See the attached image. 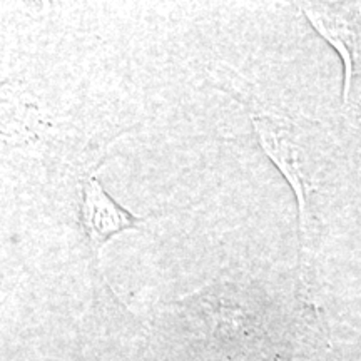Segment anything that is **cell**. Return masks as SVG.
I'll return each mask as SVG.
<instances>
[{"label":"cell","mask_w":361,"mask_h":361,"mask_svg":"<svg viewBox=\"0 0 361 361\" xmlns=\"http://www.w3.org/2000/svg\"><path fill=\"white\" fill-rule=\"evenodd\" d=\"M236 97L246 107L261 149L295 192L301 263H310L318 224L314 194L319 191V156L314 154L308 121L266 106L250 89L238 87Z\"/></svg>","instance_id":"cell-1"},{"label":"cell","mask_w":361,"mask_h":361,"mask_svg":"<svg viewBox=\"0 0 361 361\" xmlns=\"http://www.w3.org/2000/svg\"><path fill=\"white\" fill-rule=\"evenodd\" d=\"M300 11L311 27L338 52L343 62L341 106H351V96L361 78V4L303 2Z\"/></svg>","instance_id":"cell-2"},{"label":"cell","mask_w":361,"mask_h":361,"mask_svg":"<svg viewBox=\"0 0 361 361\" xmlns=\"http://www.w3.org/2000/svg\"><path fill=\"white\" fill-rule=\"evenodd\" d=\"M79 228L94 263H101L104 246L121 233L141 229L146 218L121 206L104 189L97 171H85L79 178Z\"/></svg>","instance_id":"cell-3"}]
</instances>
